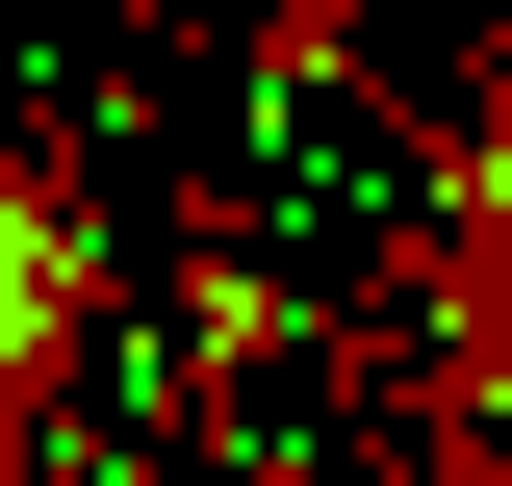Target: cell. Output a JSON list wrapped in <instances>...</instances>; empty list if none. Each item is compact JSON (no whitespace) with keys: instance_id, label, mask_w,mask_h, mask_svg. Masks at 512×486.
Returning <instances> with one entry per match:
<instances>
[{"instance_id":"1","label":"cell","mask_w":512,"mask_h":486,"mask_svg":"<svg viewBox=\"0 0 512 486\" xmlns=\"http://www.w3.org/2000/svg\"><path fill=\"white\" fill-rule=\"evenodd\" d=\"M52 333H77V205H52V180H0V410L52 384Z\"/></svg>"}]
</instances>
